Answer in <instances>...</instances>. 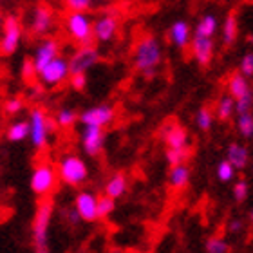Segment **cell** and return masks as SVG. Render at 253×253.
Listing matches in <instances>:
<instances>
[{
    "mask_svg": "<svg viewBox=\"0 0 253 253\" xmlns=\"http://www.w3.org/2000/svg\"><path fill=\"white\" fill-rule=\"evenodd\" d=\"M192 53L201 65H208L211 56H213V40L210 37L195 35L194 40H192Z\"/></svg>",
    "mask_w": 253,
    "mask_h": 253,
    "instance_id": "obj_11",
    "label": "cell"
},
{
    "mask_svg": "<svg viewBox=\"0 0 253 253\" xmlns=\"http://www.w3.org/2000/svg\"><path fill=\"white\" fill-rule=\"evenodd\" d=\"M67 33L74 42L87 45L92 42V24L85 11H71L67 15Z\"/></svg>",
    "mask_w": 253,
    "mask_h": 253,
    "instance_id": "obj_3",
    "label": "cell"
},
{
    "mask_svg": "<svg viewBox=\"0 0 253 253\" xmlns=\"http://www.w3.org/2000/svg\"><path fill=\"white\" fill-rule=\"evenodd\" d=\"M170 38L177 47H186L190 42V27L186 22H175L170 27Z\"/></svg>",
    "mask_w": 253,
    "mask_h": 253,
    "instance_id": "obj_20",
    "label": "cell"
},
{
    "mask_svg": "<svg viewBox=\"0 0 253 253\" xmlns=\"http://www.w3.org/2000/svg\"><path fill=\"white\" fill-rule=\"evenodd\" d=\"M76 211L84 221H94L98 219L96 213V197L92 194H80L76 197Z\"/></svg>",
    "mask_w": 253,
    "mask_h": 253,
    "instance_id": "obj_17",
    "label": "cell"
},
{
    "mask_svg": "<svg viewBox=\"0 0 253 253\" xmlns=\"http://www.w3.org/2000/svg\"><path fill=\"white\" fill-rule=\"evenodd\" d=\"M206 252L208 253H228L230 252V244L226 241H222V239H208L206 241Z\"/></svg>",
    "mask_w": 253,
    "mask_h": 253,
    "instance_id": "obj_31",
    "label": "cell"
},
{
    "mask_svg": "<svg viewBox=\"0 0 253 253\" xmlns=\"http://www.w3.org/2000/svg\"><path fill=\"white\" fill-rule=\"evenodd\" d=\"M74 122H76V116H74V112H71V111H62V112H58V116H56V125H60V126H71Z\"/></svg>",
    "mask_w": 253,
    "mask_h": 253,
    "instance_id": "obj_35",
    "label": "cell"
},
{
    "mask_svg": "<svg viewBox=\"0 0 253 253\" xmlns=\"http://www.w3.org/2000/svg\"><path fill=\"white\" fill-rule=\"evenodd\" d=\"M27 134H29V125L24 122L11 125L9 130H7V137H9L11 141H22L24 137H27Z\"/></svg>",
    "mask_w": 253,
    "mask_h": 253,
    "instance_id": "obj_28",
    "label": "cell"
},
{
    "mask_svg": "<svg viewBox=\"0 0 253 253\" xmlns=\"http://www.w3.org/2000/svg\"><path fill=\"white\" fill-rule=\"evenodd\" d=\"M51 24H53V11H51L49 5L40 4L33 13V33L37 37L45 35L51 29Z\"/></svg>",
    "mask_w": 253,
    "mask_h": 253,
    "instance_id": "obj_14",
    "label": "cell"
},
{
    "mask_svg": "<svg viewBox=\"0 0 253 253\" xmlns=\"http://www.w3.org/2000/svg\"><path fill=\"white\" fill-rule=\"evenodd\" d=\"M161 136L167 141L169 148H186L188 145V134L185 128L177 125H167L161 132Z\"/></svg>",
    "mask_w": 253,
    "mask_h": 253,
    "instance_id": "obj_16",
    "label": "cell"
},
{
    "mask_svg": "<svg viewBox=\"0 0 253 253\" xmlns=\"http://www.w3.org/2000/svg\"><path fill=\"white\" fill-rule=\"evenodd\" d=\"M103 147V130L101 126L85 125L84 132V148L89 156H98Z\"/></svg>",
    "mask_w": 253,
    "mask_h": 253,
    "instance_id": "obj_12",
    "label": "cell"
},
{
    "mask_svg": "<svg viewBox=\"0 0 253 253\" xmlns=\"http://www.w3.org/2000/svg\"><path fill=\"white\" fill-rule=\"evenodd\" d=\"M161 62V45L154 37H145L136 45V67L145 76H152Z\"/></svg>",
    "mask_w": 253,
    "mask_h": 253,
    "instance_id": "obj_1",
    "label": "cell"
},
{
    "mask_svg": "<svg viewBox=\"0 0 253 253\" xmlns=\"http://www.w3.org/2000/svg\"><path fill=\"white\" fill-rule=\"evenodd\" d=\"M56 56H58V43L54 42V40H45V42L38 47L37 56L33 60V65L37 69V73H40V71H42L51 60L56 58Z\"/></svg>",
    "mask_w": 253,
    "mask_h": 253,
    "instance_id": "obj_15",
    "label": "cell"
},
{
    "mask_svg": "<svg viewBox=\"0 0 253 253\" xmlns=\"http://www.w3.org/2000/svg\"><path fill=\"white\" fill-rule=\"evenodd\" d=\"M114 210V199L109 195H101L100 199H96V213L98 217H107L109 213H112Z\"/></svg>",
    "mask_w": 253,
    "mask_h": 253,
    "instance_id": "obj_27",
    "label": "cell"
},
{
    "mask_svg": "<svg viewBox=\"0 0 253 253\" xmlns=\"http://www.w3.org/2000/svg\"><path fill=\"white\" fill-rule=\"evenodd\" d=\"M169 181H170V185L174 186V188H185V186L188 185V181H190V169L183 163L172 165Z\"/></svg>",
    "mask_w": 253,
    "mask_h": 253,
    "instance_id": "obj_19",
    "label": "cell"
},
{
    "mask_svg": "<svg viewBox=\"0 0 253 253\" xmlns=\"http://www.w3.org/2000/svg\"><path fill=\"white\" fill-rule=\"evenodd\" d=\"M53 213V203L51 201H42L35 215L33 222V243L37 252H47V228Z\"/></svg>",
    "mask_w": 253,
    "mask_h": 253,
    "instance_id": "obj_2",
    "label": "cell"
},
{
    "mask_svg": "<svg viewBox=\"0 0 253 253\" xmlns=\"http://www.w3.org/2000/svg\"><path fill=\"white\" fill-rule=\"evenodd\" d=\"M241 73L244 76H253V53H248L243 56V62H241Z\"/></svg>",
    "mask_w": 253,
    "mask_h": 253,
    "instance_id": "obj_37",
    "label": "cell"
},
{
    "mask_svg": "<svg viewBox=\"0 0 253 253\" xmlns=\"http://www.w3.org/2000/svg\"><path fill=\"white\" fill-rule=\"evenodd\" d=\"M125 188H126V181H125V175L118 174L114 175L105 186V194L112 199H118V197H122L125 194Z\"/></svg>",
    "mask_w": 253,
    "mask_h": 253,
    "instance_id": "obj_23",
    "label": "cell"
},
{
    "mask_svg": "<svg viewBox=\"0 0 253 253\" xmlns=\"http://www.w3.org/2000/svg\"><path fill=\"white\" fill-rule=\"evenodd\" d=\"M71 85H73L76 90H84L85 85H87L85 73H71Z\"/></svg>",
    "mask_w": 253,
    "mask_h": 253,
    "instance_id": "obj_39",
    "label": "cell"
},
{
    "mask_svg": "<svg viewBox=\"0 0 253 253\" xmlns=\"http://www.w3.org/2000/svg\"><path fill=\"white\" fill-rule=\"evenodd\" d=\"M98 62V51L90 43L82 45V47L73 54V58L69 60V73H85Z\"/></svg>",
    "mask_w": 253,
    "mask_h": 253,
    "instance_id": "obj_8",
    "label": "cell"
},
{
    "mask_svg": "<svg viewBox=\"0 0 253 253\" xmlns=\"http://www.w3.org/2000/svg\"><path fill=\"white\" fill-rule=\"evenodd\" d=\"M217 31V18L213 15H206L203 20L197 24V29H195V35H201V37H213Z\"/></svg>",
    "mask_w": 253,
    "mask_h": 253,
    "instance_id": "obj_24",
    "label": "cell"
},
{
    "mask_svg": "<svg viewBox=\"0 0 253 253\" xmlns=\"http://www.w3.org/2000/svg\"><path fill=\"white\" fill-rule=\"evenodd\" d=\"M243 230V221H230V224H228V232L230 233H239Z\"/></svg>",
    "mask_w": 253,
    "mask_h": 253,
    "instance_id": "obj_40",
    "label": "cell"
},
{
    "mask_svg": "<svg viewBox=\"0 0 253 253\" xmlns=\"http://www.w3.org/2000/svg\"><path fill=\"white\" fill-rule=\"evenodd\" d=\"M69 73V63L63 58H53L45 67L40 71V78L45 85H58L63 80L67 78Z\"/></svg>",
    "mask_w": 253,
    "mask_h": 253,
    "instance_id": "obj_9",
    "label": "cell"
},
{
    "mask_svg": "<svg viewBox=\"0 0 253 253\" xmlns=\"http://www.w3.org/2000/svg\"><path fill=\"white\" fill-rule=\"evenodd\" d=\"M252 107H253V94H252V90L235 100V112H237V114L250 112V111H252Z\"/></svg>",
    "mask_w": 253,
    "mask_h": 253,
    "instance_id": "obj_33",
    "label": "cell"
},
{
    "mask_svg": "<svg viewBox=\"0 0 253 253\" xmlns=\"http://www.w3.org/2000/svg\"><path fill=\"white\" fill-rule=\"evenodd\" d=\"M239 35V26H237V16L235 13H230L224 20V26H222V42L226 45H232L235 40H237Z\"/></svg>",
    "mask_w": 253,
    "mask_h": 253,
    "instance_id": "obj_22",
    "label": "cell"
},
{
    "mask_svg": "<svg viewBox=\"0 0 253 253\" xmlns=\"http://www.w3.org/2000/svg\"><path fill=\"white\" fill-rule=\"evenodd\" d=\"M114 120V111H112L111 107H94V109H90V111L84 112L82 114V122L85 125H96V126H103L109 125V123Z\"/></svg>",
    "mask_w": 253,
    "mask_h": 253,
    "instance_id": "obj_13",
    "label": "cell"
},
{
    "mask_svg": "<svg viewBox=\"0 0 253 253\" xmlns=\"http://www.w3.org/2000/svg\"><path fill=\"white\" fill-rule=\"evenodd\" d=\"M250 219H252V224H253V211L250 213Z\"/></svg>",
    "mask_w": 253,
    "mask_h": 253,
    "instance_id": "obj_41",
    "label": "cell"
},
{
    "mask_svg": "<svg viewBox=\"0 0 253 253\" xmlns=\"http://www.w3.org/2000/svg\"><path fill=\"white\" fill-rule=\"evenodd\" d=\"M250 154L248 148L241 145V143H232L228 147V161L235 167V170H243L246 165H248Z\"/></svg>",
    "mask_w": 253,
    "mask_h": 253,
    "instance_id": "obj_18",
    "label": "cell"
},
{
    "mask_svg": "<svg viewBox=\"0 0 253 253\" xmlns=\"http://www.w3.org/2000/svg\"><path fill=\"white\" fill-rule=\"evenodd\" d=\"M237 126H239V132H241L244 137L253 136V114H252V111L239 114Z\"/></svg>",
    "mask_w": 253,
    "mask_h": 253,
    "instance_id": "obj_26",
    "label": "cell"
},
{
    "mask_svg": "<svg viewBox=\"0 0 253 253\" xmlns=\"http://www.w3.org/2000/svg\"><path fill=\"white\" fill-rule=\"evenodd\" d=\"M20 22L15 16H7L4 22V35L0 38V54L7 56L13 53L20 42Z\"/></svg>",
    "mask_w": 253,
    "mask_h": 253,
    "instance_id": "obj_7",
    "label": "cell"
},
{
    "mask_svg": "<svg viewBox=\"0 0 253 253\" xmlns=\"http://www.w3.org/2000/svg\"><path fill=\"white\" fill-rule=\"evenodd\" d=\"M118 33V18L112 15H103L100 20H96L92 26V37L100 42H109L116 37Z\"/></svg>",
    "mask_w": 253,
    "mask_h": 253,
    "instance_id": "obj_10",
    "label": "cell"
},
{
    "mask_svg": "<svg viewBox=\"0 0 253 253\" xmlns=\"http://www.w3.org/2000/svg\"><path fill=\"white\" fill-rule=\"evenodd\" d=\"M71 11H87L92 4V0H65Z\"/></svg>",
    "mask_w": 253,
    "mask_h": 253,
    "instance_id": "obj_38",
    "label": "cell"
},
{
    "mask_svg": "<svg viewBox=\"0 0 253 253\" xmlns=\"http://www.w3.org/2000/svg\"><path fill=\"white\" fill-rule=\"evenodd\" d=\"M228 90H230V96H232L233 100H237V98L244 96L246 92H250V85L246 76L243 73L233 74L232 78H230V82H228Z\"/></svg>",
    "mask_w": 253,
    "mask_h": 253,
    "instance_id": "obj_21",
    "label": "cell"
},
{
    "mask_svg": "<svg viewBox=\"0 0 253 253\" xmlns=\"http://www.w3.org/2000/svg\"><path fill=\"white\" fill-rule=\"evenodd\" d=\"M233 197H235V201H239V203H243V201L248 197V183H246V181L235 183V186H233Z\"/></svg>",
    "mask_w": 253,
    "mask_h": 253,
    "instance_id": "obj_34",
    "label": "cell"
},
{
    "mask_svg": "<svg viewBox=\"0 0 253 253\" xmlns=\"http://www.w3.org/2000/svg\"><path fill=\"white\" fill-rule=\"evenodd\" d=\"M217 177L219 181L222 183H228V181H232L235 177V167H233L230 161H221V163L217 165Z\"/></svg>",
    "mask_w": 253,
    "mask_h": 253,
    "instance_id": "obj_29",
    "label": "cell"
},
{
    "mask_svg": "<svg viewBox=\"0 0 253 253\" xmlns=\"http://www.w3.org/2000/svg\"><path fill=\"white\" fill-rule=\"evenodd\" d=\"M54 128V122L53 120H49L43 111L40 109H35L31 112V125H29V134L33 137V143H35V147L40 148L42 150L45 147V143H47V136L49 132Z\"/></svg>",
    "mask_w": 253,
    "mask_h": 253,
    "instance_id": "obj_5",
    "label": "cell"
},
{
    "mask_svg": "<svg viewBox=\"0 0 253 253\" xmlns=\"http://www.w3.org/2000/svg\"><path fill=\"white\" fill-rule=\"evenodd\" d=\"M4 111H5V114H9V116L18 114V112L22 111V100H18V98H11V100H7L4 105Z\"/></svg>",
    "mask_w": 253,
    "mask_h": 253,
    "instance_id": "obj_36",
    "label": "cell"
},
{
    "mask_svg": "<svg viewBox=\"0 0 253 253\" xmlns=\"http://www.w3.org/2000/svg\"><path fill=\"white\" fill-rule=\"evenodd\" d=\"M233 112H235V100H233L232 96H224L219 101V105H217V118L221 122H228Z\"/></svg>",
    "mask_w": 253,
    "mask_h": 253,
    "instance_id": "obj_25",
    "label": "cell"
},
{
    "mask_svg": "<svg viewBox=\"0 0 253 253\" xmlns=\"http://www.w3.org/2000/svg\"><path fill=\"white\" fill-rule=\"evenodd\" d=\"M58 174L63 183L76 186L87 179V167H85L84 161L80 158H76V156H65V158L60 161Z\"/></svg>",
    "mask_w": 253,
    "mask_h": 253,
    "instance_id": "obj_4",
    "label": "cell"
},
{
    "mask_svg": "<svg viewBox=\"0 0 253 253\" xmlns=\"http://www.w3.org/2000/svg\"><path fill=\"white\" fill-rule=\"evenodd\" d=\"M186 156H188V148H169L167 150V159L170 165L185 163Z\"/></svg>",
    "mask_w": 253,
    "mask_h": 253,
    "instance_id": "obj_32",
    "label": "cell"
},
{
    "mask_svg": "<svg viewBox=\"0 0 253 253\" xmlns=\"http://www.w3.org/2000/svg\"><path fill=\"white\" fill-rule=\"evenodd\" d=\"M211 123H213V114L208 107H203L199 109L197 112V126H199L201 130H210Z\"/></svg>",
    "mask_w": 253,
    "mask_h": 253,
    "instance_id": "obj_30",
    "label": "cell"
},
{
    "mask_svg": "<svg viewBox=\"0 0 253 253\" xmlns=\"http://www.w3.org/2000/svg\"><path fill=\"white\" fill-rule=\"evenodd\" d=\"M54 185H56V172H54V169L47 161L38 163L35 172H33V179H31L33 190L38 195H47L54 190Z\"/></svg>",
    "mask_w": 253,
    "mask_h": 253,
    "instance_id": "obj_6",
    "label": "cell"
}]
</instances>
